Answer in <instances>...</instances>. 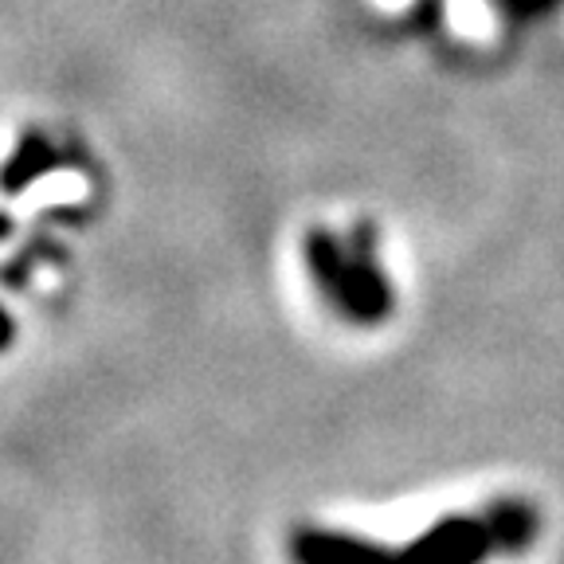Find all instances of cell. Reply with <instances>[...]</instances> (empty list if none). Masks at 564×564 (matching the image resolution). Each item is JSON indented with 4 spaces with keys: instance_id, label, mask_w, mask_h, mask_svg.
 I'll return each instance as SVG.
<instances>
[{
    "instance_id": "obj_1",
    "label": "cell",
    "mask_w": 564,
    "mask_h": 564,
    "mask_svg": "<svg viewBox=\"0 0 564 564\" xmlns=\"http://www.w3.org/2000/svg\"><path fill=\"white\" fill-rule=\"evenodd\" d=\"M529 538H533V513L525 506H498L482 518L443 521L400 553L372 545V564H482L494 553L521 549Z\"/></svg>"
},
{
    "instance_id": "obj_2",
    "label": "cell",
    "mask_w": 564,
    "mask_h": 564,
    "mask_svg": "<svg viewBox=\"0 0 564 564\" xmlns=\"http://www.w3.org/2000/svg\"><path fill=\"white\" fill-rule=\"evenodd\" d=\"M302 256H306L317 291L326 294L341 314L357 317V322L384 317L392 294H388L377 256H372L369 231H357L349 243H341L326 228H314L302 239Z\"/></svg>"
},
{
    "instance_id": "obj_3",
    "label": "cell",
    "mask_w": 564,
    "mask_h": 564,
    "mask_svg": "<svg viewBox=\"0 0 564 564\" xmlns=\"http://www.w3.org/2000/svg\"><path fill=\"white\" fill-rule=\"evenodd\" d=\"M59 161H63L59 150H55L44 133H24V138H20V145L12 150V158L0 165V188H4V193H12V196L24 193L32 181H40L44 173H52Z\"/></svg>"
},
{
    "instance_id": "obj_4",
    "label": "cell",
    "mask_w": 564,
    "mask_h": 564,
    "mask_svg": "<svg viewBox=\"0 0 564 564\" xmlns=\"http://www.w3.org/2000/svg\"><path fill=\"white\" fill-rule=\"evenodd\" d=\"M9 341H12V322H9V314L0 310V352L9 349Z\"/></svg>"
}]
</instances>
